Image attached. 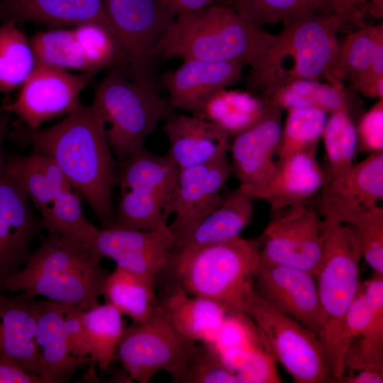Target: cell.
<instances>
[{
  "instance_id": "6da1fadb",
  "label": "cell",
  "mask_w": 383,
  "mask_h": 383,
  "mask_svg": "<svg viewBox=\"0 0 383 383\" xmlns=\"http://www.w3.org/2000/svg\"><path fill=\"white\" fill-rule=\"evenodd\" d=\"M105 123L91 105L81 104L46 128L16 123L7 137L57 165L71 187L90 206L101 228L114 225L113 187L118 162L106 135Z\"/></svg>"
},
{
  "instance_id": "7a4b0ae2",
  "label": "cell",
  "mask_w": 383,
  "mask_h": 383,
  "mask_svg": "<svg viewBox=\"0 0 383 383\" xmlns=\"http://www.w3.org/2000/svg\"><path fill=\"white\" fill-rule=\"evenodd\" d=\"M89 243L48 233L27 264L1 287L35 298L66 304L81 311L97 305L110 272Z\"/></svg>"
},
{
  "instance_id": "3957f363",
  "label": "cell",
  "mask_w": 383,
  "mask_h": 383,
  "mask_svg": "<svg viewBox=\"0 0 383 383\" xmlns=\"http://www.w3.org/2000/svg\"><path fill=\"white\" fill-rule=\"evenodd\" d=\"M275 38L231 6L214 4L177 16L153 48L152 56L167 60L237 61L255 71Z\"/></svg>"
},
{
  "instance_id": "277c9868",
  "label": "cell",
  "mask_w": 383,
  "mask_h": 383,
  "mask_svg": "<svg viewBox=\"0 0 383 383\" xmlns=\"http://www.w3.org/2000/svg\"><path fill=\"white\" fill-rule=\"evenodd\" d=\"M261 262L260 245L241 236L201 246L173 250L172 267L177 285L190 295L222 304L229 313H241Z\"/></svg>"
},
{
  "instance_id": "5b68a950",
  "label": "cell",
  "mask_w": 383,
  "mask_h": 383,
  "mask_svg": "<svg viewBox=\"0 0 383 383\" xmlns=\"http://www.w3.org/2000/svg\"><path fill=\"white\" fill-rule=\"evenodd\" d=\"M93 107L109 123L106 135L117 162L145 149L147 138L175 109L153 87L111 68L96 87Z\"/></svg>"
},
{
  "instance_id": "8992f818",
  "label": "cell",
  "mask_w": 383,
  "mask_h": 383,
  "mask_svg": "<svg viewBox=\"0 0 383 383\" xmlns=\"http://www.w3.org/2000/svg\"><path fill=\"white\" fill-rule=\"evenodd\" d=\"M282 23L283 29L276 35L261 66L250 72L248 83L252 90L262 93L288 58L292 66L281 84L296 79H326L336 60L340 44L337 33L343 26L334 13H309Z\"/></svg>"
},
{
  "instance_id": "52a82bcc",
  "label": "cell",
  "mask_w": 383,
  "mask_h": 383,
  "mask_svg": "<svg viewBox=\"0 0 383 383\" xmlns=\"http://www.w3.org/2000/svg\"><path fill=\"white\" fill-rule=\"evenodd\" d=\"M361 250L353 229L345 223L323 221V245L315 274L324 316L318 334L330 372L344 319L359 292Z\"/></svg>"
},
{
  "instance_id": "ba28073f",
  "label": "cell",
  "mask_w": 383,
  "mask_h": 383,
  "mask_svg": "<svg viewBox=\"0 0 383 383\" xmlns=\"http://www.w3.org/2000/svg\"><path fill=\"white\" fill-rule=\"evenodd\" d=\"M255 327L264 347L296 383L332 382L318 335L276 309L255 289L241 306Z\"/></svg>"
},
{
  "instance_id": "9c48e42d",
  "label": "cell",
  "mask_w": 383,
  "mask_h": 383,
  "mask_svg": "<svg viewBox=\"0 0 383 383\" xmlns=\"http://www.w3.org/2000/svg\"><path fill=\"white\" fill-rule=\"evenodd\" d=\"M196 343L181 335L158 304L144 321L125 327L116 349V360L130 379L148 383L160 372L179 383Z\"/></svg>"
},
{
  "instance_id": "30bf717a",
  "label": "cell",
  "mask_w": 383,
  "mask_h": 383,
  "mask_svg": "<svg viewBox=\"0 0 383 383\" xmlns=\"http://www.w3.org/2000/svg\"><path fill=\"white\" fill-rule=\"evenodd\" d=\"M106 15L120 43L129 78L156 87L152 50L177 16L158 0H104Z\"/></svg>"
},
{
  "instance_id": "8fae6325",
  "label": "cell",
  "mask_w": 383,
  "mask_h": 383,
  "mask_svg": "<svg viewBox=\"0 0 383 383\" xmlns=\"http://www.w3.org/2000/svg\"><path fill=\"white\" fill-rule=\"evenodd\" d=\"M273 214L263 233L261 260L315 275L323 245V220L316 206L304 202Z\"/></svg>"
},
{
  "instance_id": "7c38bea8",
  "label": "cell",
  "mask_w": 383,
  "mask_h": 383,
  "mask_svg": "<svg viewBox=\"0 0 383 383\" xmlns=\"http://www.w3.org/2000/svg\"><path fill=\"white\" fill-rule=\"evenodd\" d=\"M96 74H73L36 64L13 101L4 102V111L14 113L17 123L37 129L48 121L67 115L81 105L79 96Z\"/></svg>"
},
{
  "instance_id": "4fadbf2b",
  "label": "cell",
  "mask_w": 383,
  "mask_h": 383,
  "mask_svg": "<svg viewBox=\"0 0 383 383\" xmlns=\"http://www.w3.org/2000/svg\"><path fill=\"white\" fill-rule=\"evenodd\" d=\"M282 111L280 107L264 102L258 118L234 135L230 143L231 171L238 182V188L253 201L261 198L277 170L274 160L282 133Z\"/></svg>"
},
{
  "instance_id": "5bb4252c",
  "label": "cell",
  "mask_w": 383,
  "mask_h": 383,
  "mask_svg": "<svg viewBox=\"0 0 383 383\" xmlns=\"http://www.w3.org/2000/svg\"><path fill=\"white\" fill-rule=\"evenodd\" d=\"M175 237L170 227L160 231L128 229L117 226L99 228L90 242L102 258L114 261L116 267L155 282L167 267Z\"/></svg>"
},
{
  "instance_id": "9a60e30c",
  "label": "cell",
  "mask_w": 383,
  "mask_h": 383,
  "mask_svg": "<svg viewBox=\"0 0 383 383\" xmlns=\"http://www.w3.org/2000/svg\"><path fill=\"white\" fill-rule=\"evenodd\" d=\"M317 199L323 220L345 223L383 199V151L372 152L342 173L326 179Z\"/></svg>"
},
{
  "instance_id": "2e32d148",
  "label": "cell",
  "mask_w": 383,
  "mask_h": 383,
  "mask_svg": "<svg viewBox=\"0 0 383 383\" xmlns=\"http://www.w3.org/2000/svg\"><path fill=\"white\" fill-rule=\"evenodd\" d=\"M253 286L270 304L318 335L324 316L313 274L261 260Z\"/></svg>"
},
{
  "instance_id": "e0dca14e",
  "label": "cell",
  "mask_w": 383,
  "mask_h": 383,
  "mask_svg": "<svg viewBox=\"0 0 383 383\" xmlns=\"http://www.w3.org/2000/svg\"><path fill=\"white\" fill-rule=\"evenodd\" d=\"M17 183L0 172V293L4 283L31 257L33 241L44 230L42 220Z\"/></svg>"
},
{
  "instance_id": "ac0fdd59",
  "label": "cell",
  "mask_w": 383,
  "mask_h": 383,
  "mask_svg": "<svg viewBox=\"0 0 383 383\" xmlns=\"http://www.w3.org/2000/svg\"><path fill=\"white\" fill-rule=\"evenodd\" d=\"M231 172L227 157L179 170L171 204L173 220L169 223L175 237V244L217 202Z\"/></svg>"
},
{
  "instance_id": "d6986e66",
  "label": "cell",
  "mask_w": 383,
  "mask_h": 383,
  "mask_svg": "<svg viewBox=\"0 0 383 383\" xmlns=\"http://www.w3.org/2000/svg\"><path fill=\"white\" fill-rule=\"evenodd\" d=\"M245 65L240 62H209L189 59L165 72L160 83L174 109L201 116L208 101L218 91L236 83Z\"/></svg>"
},
{
  "instance_id": "ffe728a7",
  "label": "cell",
  "mask_w": 383,
  "mask_h": 383,
  "mask_svg": "<svg viewBox=\"0 0 383 383\" xmlns=\"http://www.w3.org/2000/svg\"><path fill=\"white\" fill-rule=\"evenodd\" d=\"M162 130L168 140L166 155L179 170L227 157L230 134L218 123L194 114H172Z\"/></svg>"
},
{
  "instance_id": "44dd1931",
  "label": "cell",
  "mask_w": 383,
  "mask_h": 383,
  "mask_svg": "<svg viewBox=\"0 0 383 383\" xmlns=\"http://www.w3.org/2000/svg\"><path fill=\"white\" fill-rule=\"evenodd\" d=\"M38 316L35 298L0 293V357L35 375H38L40 357L35 342Z\"/></svg>"
},
{
  "instance_id": "7402d4cb",
  "label": "cell",
  "mask_w": 383,
  "mask_h": 383,
  "mask_svg": "<svg viewBox=\"0 0 383 383\" xmlns=\"http://www.w3.org/2000/svg\"><path fill=\"white\" fill-rule=\"evenodd\" d=\"M35 342L40 350L38 375L45 383L68 382L84 366L91 364L70 352L65 330L66 304L37 300Z\"/></svg>"
},
{
  "instance_id": "603a6c76",
  "label": "cell",
  "mask_w": 383,
  "mask_h": 383,
  "mask_svg": "<svg viewBox=\"0 0 383 383\" xmlns=\"http://www.w3.org/2000/svg\"><path fill=\"white\" fill-rule=\"evenodd\" d=\"M0 22H35L52 28L97 23L113 31L104 0H0Z\"/></svg>"
},
{
  "instance_id": "cb8c5ba5",
  "label": "cell",
  "mask_w": 383,
  "mask_h": 383,
  "mask_svg": "<svg viewBox=\"0 0 383 383\" xmlns=\"http://www.w3.org/2000/svg\"><path fill=\"white\" fill-rule=\"evenodd\" d=\"M315 155L314 152L305 151L278 160L276 174L261 198L273 213L304 203L321 190L326 175Z\"/></svg>"
},
{
  "instance_id": "d4e9b609",
  "label": "cell",
  "mask_w": 383,
  "mask_h": 383,
  "mask_svg": "<svg viewBox=\"0 0 383 383\" xmlns=\"http://www.w3.org/2000/svg\"><path fill=\"white\" fill-rule=\"evenodd\" d=\"M253 201L238 187L221 194L209 212L176 243L174 250L221 243L240 237L252 219Z\"/></svg>"
},
{
  "instance_id": "484cf974",
  "label": "cell",
  "mask_w": 383,
  "mask_h": 383,
  "mask_svg": "<svg viewBox=\"0 0 383 383\" xmlns=\"http://www.w3.org/2000/svg\"><path fill=\"white\" fill-rule=\"evenodd\" d=\"M160 305L172 326L196 343H211L228 313L222 304L190 295L177 284Z\"/></svg>"
},
{
  "instance_id": "4316f807",
  "label": "cell",
  "mask_w": 383,
  "mask_h": 383,
  "mask_svg": "<svg viewBox=\"0 0 383 383\" xmlns=\"http://www.w3.org/2000/svg\"><path fill=\"white\" fill-rule=\"evenodd\" d=\"M3 171L22 189L40 216L63 189L71 186L51 158L35 152L28 155L7 154L3 157Z\"/></svg>"
},
{
  "instance_id": "83f0119b",
  "label": "cell",
  "mask_w": 383,
  "mask_h": 383,
  "mask_svg": "<svg viewBox=\"0 0 383 383\" xmlns=\"http://www.w3.org/2000/svg\"><path fill=\"white\" fill-rule=\"evenodd\" d=\"M178 172L166 154L155 155L145 148L118 162L115 185L119 189H139L155 194L168 203L171 213Z\"/></svg>"
},
{
  "instance_id": "f1b7e54d",
  "label": "cell",
  "mask_w": 383,
  "mask_h": 383,
  "mask_svg": "<svg viewBox=\"0 0 383 383\" xmlns=\"http://www.w3.org/2000/svg\"><path fill=\"white\" fill-rule=\"evenodd\" d=\"M352 91L342 83H321L315 79H296L279 85L264 95V102L287 111L316 108L327 113L344 111L350 114Z\"/></svg>"
},
{
  "instance_id": "f546056e",
  "label": "cell",
  "mask_w": 383,
  "mask_h": 383,
  "mask_svg": "<svg viewBox=\"0 0 383 383\" xmlns=\"http://www.w3.org/2000/svg\"><path fill=\"white\" fill-rule=\"evenodd\" d=\"M82 320L89 346V358L101 371L116 360V349L125 329L123 314L113 305L99 303L84 311Z\"/></svg>"
},
{
  "instance_id": "4dcf8cb0",
  "label": "cell",
  "mask_w": 383,
  "mask_h": 383,
  "mask_svg": "<svg viewBox=\"0 0 383 383\" xmlns=\"http://www.w3.org/2000/svg\"><path fill=\"white\" fill-rule=\"evenodd\" d=\"M155 282L116 267L104 282L102 296L133 323L145 320L158 305Z\"/></svg>"
},
{
  "instance_id": "1f68e13d",
  "label": "cell",
  "mask_w": 383,
  "mask_h": 383,
  "mask_svg": "<svg viewBox=\"0 0 383 383\" xmlns=\"http://www.w3.org/2000/svg\"><path fill=\"white\" fill-rule=\"evenodd\" d=\"M383 37V26H362L350 33L339 44L336 60L326 76L330 83L351 84L368 70L377 42Z\"/></svg>"
},
{
  "instance_id": "d6a6232c",
  "label": "cell",
  "mask_w": 383,
  "mask_h": 383,
  "mask_svg": "<svg viewBox=\"0 0 383 383\" xmlns=\"http://www.w3.org/2000/svg\"><path fill=\"white\" fill-rule=\"evenodd\" d=\"M36 60L29 38L12 22L0 24V93L9 95L31 74Z\"/></svg>"
},
{
  "instance_id": "836d02e7",
  "label": "cell",
  "mask_w": 383,
  "mask_h": 383,
  "mask_svg": "<svg viewBox=\"0 0 383 383\" xmlns=\"http://www.w3.org/2000/svg\"><path fill=\"white\" fill-rule=\"evenodd\" d=\"M115 226L143 231L169 228L170 206L158 196L138 189H119Z\"/></svg>"
},
{
  "instance_id": "e575fe53",
  "label": "cell",
  "mask_w": 383,
  "mask_h": 383,
  "mask_svg": "<svg viewBox=\"0 0 383 383\" xmlns=\"http://www.w3.org/2000/svg\"><path fill=\"white\" fill-rule=\"evenodd\" d=\"M29 42L36 64L91 72L72 28H52L39 32L29 38Z\"/></svg>"
},
{
  "instance_id": "d590c367",
  "label": "cell",
  "mask_w": 383,
  "mask_h": 383,
  "mask_svg": "<svg viewBox=\"0 0 383 383\" xmlns=\"http://www.w3.org/2000/svg\"><path fill=\"white\" fill-rule=\"evenodd\" d=\"M40 218L43 229L48 233L70 236L89 243L99 230L87 218L82 196L71 186L59 193Z\"/></svg>"
},
{
  "instance_id": "8d00e7d4",
  "label": "cell",
  "mask_w": 383,
  "mask_h": 383,
  "mask_svg": "<svg viewBox=\"0 0 383 383\" xmlns=\"http://www.w3.org/2000/svg\"><path fill=\"white\" fill-rule=\"evenodd\" d=\"M287 112L277 150L279 160L301 152H316L328 113L316 108L293 109Z\"/></svg>"
},
{
  "instance_id": "74e56055",
  "label": "cell",
  "mask_w": 383,
  "mask_h": 383,
  "mask_svg": "<svg viewBox=\"0 0 383 383\" xmlns=\"http://www.w3.org/2000/svg\"><path fill=\"white\" fill-rule=\"evenodd\" d=\"M321 139L329 168L326 179L342 173L354 163L358 144L357 126L348 113H331Z\"/></svg>"
},
{
  "instance_id": "f35d334b",
  "label": "cell",
  "mask_w": 383,
  "mask_h": 383,
  "mask_svg": "<svg viewBox=\"0 0 383 383\" xmlns=\"http://www.w3.org/2000/svg\"><path fill=\"white\" fill-rule=\"evenodd\" d=\"M264 101L252 97L248 93L221 89L215 94L205 105L201 117L210 111V119L226 130L229 134L245 129L260 115Z\"/></svg>"
},
{
  "instance_id": "ab89813d",
  "label": "cell",
  "mask_w": 383,
  "mask_h": 383,
  "mask_svg": "<svg viewBox=\"0 0 383 383\" xmlns=\"http://www.w3.org/2000/svg\"><path fill=\"white\" fill-rule=\"evenodd\" d=\"M72 30L91 72L121 68V45L111 28L97 23H85Z\"/></svg>"
},
{
  "instance_id": "60d3db41",
  "label": "cell",
  "mask_w": 383,
  "mask_h": 383,
  "mask_svg": "<svg viewBox=\"0 0 383 383\" xmlns=\"http://www.w3.org/2000/svg\"><path fill=\"white\" fill-rule=\"evenodd\" d=\"M242 17L260 26L309 13H333L317 0H229Z\"/></svg>"
},
{
  "instance_id": "b9f144b4",
  "label": "cell",
  "mask_w": 383,
  "mask_h": 383,
  "mask_svg": "<svg viewBox=\"0 0 383 383\" xmlns=\"http://www.w3.org/2000/svg\"><path fill=\"white\" fill-rule=\"evenodd\" d=\"M348 224L355 233L362 258L374 272L383 274V209L377 205L350 218Z\"/></svg>"
},
{
  "instance_id": "7bdbcfd3",
  "label": "cell",
  "mask_w": 383,
  "mask_h": 383,
  "mask_svg": "<svg viewBox=\"0 0 383 383\" xmlns=\"http://www.w3.org/2000/svg\"><path fill=\"white\" fill-rule=\"evenodd\" d=\"M235 372L208 345H196L179 383H235Z\"/></svg>"
},
{
  "instance_id": "ee69618b",
  "label": "cell",
  "mask_w": 383,
  "mask_h": 383,
  "mask_svg": "<svg viewBox=\"0 0 383 383\" xmlns=\"http://www.w3.org/2000/svg\"><path fill=\"white\" fill-rule=\"evenodd\" d=\"M272 355L265 347H250L244 353L235 369L239 383L281 382Z\"/></svg>"
},
{
  "instance_id": "f6af8a7d",
  "label": "cell",
  "mask_w": 383,
  "mask_h": 383,
  "mask_svg": "<svg viewBox=\"0 0 383 383\" xmlns=\"http://www.w3.org/2000/svg\"><path fill=\"white\" fill-rule=\"evenodd\" d=\"M357 148L372 153L383 151V99H379L361 116L358 126Z\"/></svg>"
},
{
  "instance_id": "bcb514c9",
  "label": "cell",
  "mask_w": 383,
  "mask_h": 383,
  "mask_svg": "<svg viewBox=\"0 0 383 383\" xmlns=\"http://www.w3.org/2000/svg\"><path fill=\"white\" fill-rule=\"evenodd\" d=\"M83 311L67 304L64 323L66 340L69 350L74 357L92 364L89 358V346L82 320Z\"/></svg>"
},
{
  "instance_id": "7dc6e473",
  "label": "cell",
  "mask_w": 383,
  "mask_h": 383,
  "mask_svg": "<svg viewBox=\"0 0 383 383\" xmlns=\"http://www.w3.org/2000/svg\"><path fill=\"white\" fill-rule=\"evenodd\" d=\"M370 0H331L332 11L340 21L347 23H361L364 7Z\"/></svg>"
},
{
  "instance_id": "c3c4849f",
  "label": "cell",
  "mask_w": 383,
  "mask_h": 383,
  "mask_svg": "<svg viewBox=\"0 0 383 383\" xmlns=\"http://www.w3.org/2000/svg\"><path fill=\"white\" fill-rule=\"evenodd\" d=\"M0 383H45L38 375L30 374L9 359L0 357Z\"/></svg>"
},
{
  "instance_id": "681fc988",
  "label": "cell",
  "mask_w": 383,
  "mask_h": 383,
  "mask_svg": "<svg viewBox=\"0 0 383 383\" xmlns=\"http://www.w3.org/2000/svg\"><path fill=\"white\" fill-rule=\"evenodd\" d=\"M176 16L198 11L216 4L217 0H158Z\"/></svg>"
},
{
  "instance_id": "f907efd6",
  "label": "cell",
  "mask_w": 383,
  "mask_h": 383,
  "mask_svg": "<svg viewBox=\"0 0 383 383\" xmlns=\"http://www.w3.org/2000/svg\"><path fill=\"white\" fill-rule=\"evenodd\" d=\"M338 382L343 383H382L383 371L361 370L345 372Z\"/></svg>"
},
{
  "instance_id": "816d5d0a",
  "label": "cell",
  "mask_w": 383,
  "mask_h": 383,
  "mask_svg": "<svg viewBox=\"0 0 383 383\" xmlns=\"http://www.w3.org/2000/svg\"><path fill=\"white\" fill-rule=\"evenodd\" d=\"M317 1L319 3H321L323 6H324L326 9H328L331 12L333 13L331 0H317Z\"/></svg>"
},
{
  "instance_id": "f5cc1de1",
  "label": "cell",
  "mask_w": 383,
  "mask_h": 383,
  "mask_svg": "<svg viewBox=\"0 0 383 383\" xmlns=\"http://www.w3.org/2000/svg\"><path fill=\"white\" fill-rule=\"evenodd\" d=\"M4 111L2 109V108L0 106V116L2 114V113L4 112Z\"/></svg>"
}]
</instances>
